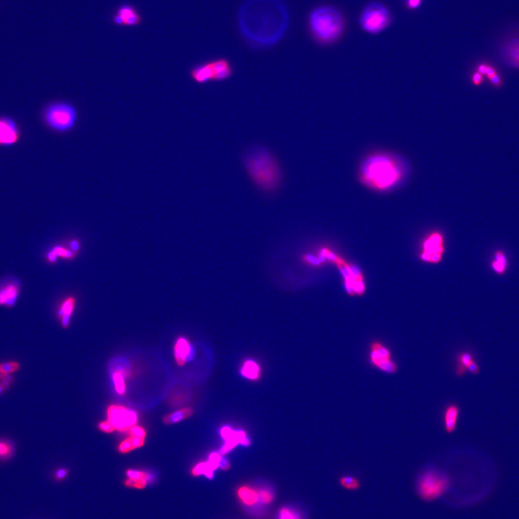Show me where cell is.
Here are the masks:
<instances>
[{"mask_svg":"<svg viewBox=\"0 0 519 519\" xmlns=\"http://www.w3.org/2000/svg\"><path fill=\"white\" fill-rule=\"evenodd\" d=\"M67 474H68V471H67V469H58V471H56V473H55V478H56V480H58V481L64 479V478H66V476H67Z\"/></svg>","mask_w":519,"mask_h":519,"instance_id":"cell-44","label":"cell"},{"mask_svg":"<svg viewBox=\"0 0 519 519\" xmlns=\"http://www.w3.org/2000/svg\"><path fill=\"white\" fill-rule=\"evenodd\" d=\"M238 16L262 21L259 31L249 43L256 49L272 47L280 41L265 21L286 29L288 26L287 13L278 0H249L241 5Z\"/></svg>","mask_w":519,"mask_h":519,"instance_id":"cell-3","label":"cell"},{"mask_svg":"<svg viewBox=\"0 0 519 519\" xmlns=\"http://www.w3.org/2000/svg\"><path fill=\"white\" fill-rule=\"evenodd\" d=\"M460 412V408L457 405H449L445 408L444 415V424L447 433H453L457 428Z\"/></svg>","mask_w":519,"mask_h":519,"instance_id":"cell-19","label":"cell"},{"mask_svg":"<svg viewBox=\"0 0 519 519\" xmlns=\"http://www.w3.org/2000/svg\"><path fill=\"white\" fill-rule=\"evenodd\" d=\"M220 435L225 442L220 450L221 455L227 454L238 445L248 446L251 444L245 432L243 430H235L229 426H223L220 430Z\"/></svg>","mask_w":519,"mask_h":519,"instance_id":"cell-13","label":"cell"},{"mask_svg":"<svg viewBox=\"0 0 519 519\" xmlns=\"http://www.w3.org/2000/svg\"><path fill=\"white\" fill-rule=\"evenodd\" d=\"M449 479L443 473L430 469L423 473L417 482V491L421 499L432 501L443 496L448 490Z\"/></svg>","mask_w":519,"mask_h":519,"instance_id":"cell-7","label":"cell"},{"mask_svg":"<svg viewBox=\"0 0 519 519\" xmlns=\"http://www.w3.org/2000/svg\"><path fill=\"white\" fill-rule=\"evenodd\" d=\"M280 519H299L297 514L287 508H282L280 511Z\"/></svg>","mask_w":519,"mask_h":519,"instance_id":"cell-39","label":"cell"},{"mask_svg":"<svg viewBox=\"0 0 519 519\" xmlns=\"http://www.w3.org/2000/svg\"><path fill=\"white\" fill-rule=\"evenodd\" d=\"M109 421L118 431L126 432L134 426L137 422V415L134 411L122 406H111L108 409Z\"/></svg>","mask_w":519,"mask_h":519,"instance_id":"cell-9","label":"cell"},{"mask_svg":"<svg viewBox=\"0 0 519 519\" xmlns=\"http://www.w3.org/2000/svg\"><path fill=\"white\" fill-rule=\"evenodd\" d=\"M466 370H467L468 371L470 372L472 374L476 375L480 373L481 368H480V366L478 365V363L475 361H473V362L471 363V364L468 366Z\"/></svg>","mask_w":519,"mask_h":519,"instance_id":"cell-43","label":"cell"},{"mask_svg":"<svg viewBox=\"0 0 519 519\" xmlns=\"http://www.w3.org/2000/svg\"><path fill=\"white\" fill-rule=\"evenodd\" d=\"M145 439L130 437L121 442L118 445V449L122 454L130 452L132 450L140 448L145 445Z\"/></svg>","mask_w":519,"mask_h":519,"instance_id":"cell-29","label":"cell"},{"mask_svg":"<svg viewBox=\"0 0 519 519\" xmlns=\"http://www.w3.org/2000/svg\"><path fill=\"white\" fill-rule=\"evenodd\" d=\"M475 361L472 352H460L457 356V367L456 370V373L457 376H463L467 371L468 366L471 363Z\"/></svg>","mask_w":519,"mask_h":519,"instance_id":"cell-28","label":"cell"},{"mask_svg":"<svg viewBox=\"0 0 519 519\" xmlns=\"http://www.w3.org/2000/svg\"><path fill=\"white\" fill-rule=\"evenodd\" d=\"M477 70L482 75L486 76L490 83L495 88H501L502 86V79L496 69L491 64L482 63L477 67Z\"/></svg>","mask_w":519,"mask_h":519,"instance_id":"cell-22","label":"cell"},{"mask_svg":"<svg viewBox=\"0 0 519 519\" xmlns=\"http://www.w3.org/2000/svg\"><path fill=\"white\" fill-rule=\"evenodd\" d=\"M211 61L214 70V82L227 80L233 74V66L227 58L221 57Z\"/></svg>","mask_w":519,"mask_h":519,"instance_id":"cell-16","label":"cell"},{"mask_svg":"<svg viewBox=\"0 0 519 519\" xmlns=\"http://www.w3.org/2000/svg\"><path fill=\"white\" fill-rule=\"evenodd\" d=\"M40 118L43 125L51 131L57 134H67L77 126L79 111L71 102L55 100L43 108Z\"/></svg>","mask_w":519,"mask_h":519,"instance_id":"cell-5","label":"cell"},{"mask_svg":"<svg viewBox=\"0 0 519 519\" xmlns=\"http://www.w3.org/2000/svg\"><path fill=\"white\" fill-rule=\"evenodd\" d=\"M19 294V285L10 283L0 289V306L12 307L16 304Z\"/></svg>","mask_w":519,"mask_h":519,"instance_id":"cell-18","label":"cell"},{"mask_svg":"<svg viewBox=\"0 0 519 519\" xmlns=\"http://www.w3.org/2000/svg\"><path fill=\"white\" fill-rule=\"evenodd\" d=\"M127 474L129 479L126 481V484L130 487L139 489L144 488L149 481V475L145 472L130 469L127 471Z\"/></svg>","mask_w":519,"mask_h":519,"instance_id":"cell-23","label":"cell"},{"mask_svg":"<svg viewBox=\"0 0 519 519\" xmlns=\"http://www.w3.org/2000/svg\"><path fill=\"white\" fill-rule=\"evenodd\" d=\"M124 373L123 371H116L112 375L114 383H115V389H116L117 392L120 394H124L126 391Z\"/></svg>","mask_w":519,"mask_h":519,"instance_id":"cell-33","label":"cell"},{"mask_svg":"<svg viewBox=\"0 0 519 519\" xmlns=\"http://www.w3.org/2000/svg\"><path fill=\"white\" fill-rule=\"evenodd\" d=\"M307 28L313 40L321 46L334 44L345 30V20L336 7L319 5L311 10L307 18Z\"/></svg>","mask_w":519,"mask_h":519,"instance_id":"cell-4","label":"cell"},{"mask_svg":"<svg viewBox=\"0 0 519 519\" xmlns=\"http://www.w3.org/2000/svg\"><path fill=\"white\" fill-rule=\"evenodd\" d=\"M483 75L480 73L479 72H475L472 76V82L475 86H479L483 82Z\"/></svg>","mask_w":519,"mask_h":519,"instance_id":"cell-42","label":"cell"},{"mask_svg":"<svg viewBox=\"0 0 519 519\" xmlns=\"http://www.w3.org/2000/svg\"><path fill=\"white\" fill-rule=\"evenodd\" d=\"M219 468L222 469V470H228V469H230V463H229L226 459L222 457L221 460H220V464H219Z\"/></svg>","mask_w":519,"mask_h":519,"instance_id":"cell-45","label":"cell"},{"mask_svg":"<svg viewBox=\"0 0 519 519\" xmlns=\"http://www.w3.org/2000/svg\"><path fill=\"white\" fill-rule=\"evenodd\" d=\"M340 484L348 490H356L359 487L360 482L356 478L352 476H345L341 478Z\"/></svg>","mask_w":519,"mask_h":519,"instance_id":"cell-34","label":"cell"},{"mask_svg":"<svg viewBox=\"0 0 519 519\" xmlns=\"http://www.w3.org/2000/svg\"><path fill=\"white\" fill-rule=\"evenodd\" d=\"M189 76L193 82L198 85L214 82V70L211 60L204 61L191 67L189 70Z\"/></svg>","mask_w":519,"mask_h":519,"instance_id":"cell-15","label":"cell"},{"mask_svg":"<svg viewBox=\"0 0 519 519\" xmlns=\"http://www.w3.org/2000/svg\"><path fill=\"white\" fill-rule=\"evenodd\" d=\"M21 365L17 361H8L0 363V380L12 376L20 370Z\"/></svg>","mask_w":519,"mask_h":519,"instance_id":"cell-30","label":"cell"},{"mask_svg":"<svg viewBox=\"0 0 519 519\" xmlns=\"http://www.w3.org/2000/svg\"><path fill=\"white\" fill-rule=\"evenodd\" d=\"M408 173V166L403 157L388 151H376L361 162L358 178L371 190L388 191L401 184Z\"/></svg>","mask_w":519,"mask_h":519,"instance_id":"cell-1","label":"cell"},{"mask_svg":"<svg viewBox=\"0 0 519 519\" xmlns=\"http://www.w3.org/2000/svg\"><path fill=\"white\" fill-rule=\"evenodd\" d=\"M443 243V237L439 232L429 235L423 244L424 250L421 253V259L430 263L440 262L445 252Z\"/></svg>","mask_w":519,"mask_h":519,"instance_id":"cell-10","label":"cell"},{"mask_svg":"<svg viewBox=\"0 0 519 519\" xmlns=\"http://www.w3.org/2000/svg\"><path fill=\"white\" fill-rule=\"evenodd\" d=\"M391 22L389 10L385 4L379 1H372L367 4L360 16V25L369 34H377L382 32Z\"/></svg>","mask_w":519,"mask_h":519,"instance_id":"cell-6","label":"cell"},{"mask_svg":"<svg viewBox=\"0 0 519 519\" xmlns=\"http://www.w3.org/2000/svg\"><path fill=\"white\" fill-rule=\"evenodd\" d=\"M21 132L13 118L0 116V147H12L19 143Z\"/></svg>","mask_w":519,"mask_h":519,"instance_id":"cell-12","label":"cell"},{"mask_svg":"<svg viewBox=\"0 0 519 519\" xmlns=\"http://www.w3.org/2000/svg\"><path fill=\"white\" fill-rule=\"evenodd\" d=\"M406 1H409V0H406Z\"/></svg>","mask_w":519,"mask_h":519,"instance_id":"cell-47","label":"cell"},{"mask_svg":"<svg viewBox=\"0 0 519 519\" xmlns=\"http://www.w3.org/2000/svg\"><path fill=\"white\" fill-rule=\"evenodd\" d=\"M130 437L139 438V439H145L146 437V431L142 427L134 426L130 429Z\"/></svg>","mask_w":519,"mask_h":519,"instance_id":"cell-36","label":"cell"},{"mask_svg":"<svg viewBox=\"0 0 519 519\" xmlns=\"http://www.w3.org/2000/svg\"><path fill=\"white\" fill-rule=\"evenodd\" d=\"M214 469L211 467L210 463L207 462V463H198L193 469H192V475L194 476H199L201 475H205L208 479H212L214 478Z\"/></svg>","mask_w":519,"mask_h":519,"instance_id":"cell-32","label":"cell"},{"mask_svg":"<svg viewBox=\"0 0 519 519\" xmlns=\"http://www.w3.org/2000/svg\"><path fill=\"white\" fill-rule=\"evenodd\" d=\"M407 2L408 7L412 9H416L421 5V0H409Z\"/></svg>","mask_w":519,"mask_h":519,"instance_id":"cell-46","label":"cell"},{"mask_svg":"<svg viewBox=\"0 0 519 519\" xmlns=\"http://www.w3.org/2000/svg\"><path fill=\"white\" fill-rule=\"evenodd\" d=\"M13 382H14V379L13 376H7L5 379L0 380V395L5 392L12 386Z\"/></svg>","mask_w":519,"mask_h":519,"instance_id":"cell-37","label":"cell"},{"mask_svg":"<svg viewBox=\"0 0 519 519\" xmlns=\"http://www.w3.org/2000/svg\"><path fill=\"white\" fill-rule=\"evenodd\" d=\"M369 357L370 364L385 373H394L398 370L397 364L392 359L391 352L381 342L371 343Z\"/></svg>","mask_w":519,"mask_h":519,"instance_id":"cell-8","label":"cell"},{"mask_svg":"<svg viewBox=\"0 0 519 519\" xmlns=\"http://www.w3.org/2000/svg\"><path fill=\"white\" fill-rule=\"evenodd\" d=\"M175 351V358L177 364L179 366H184L185 364L186 360L188 358L191 352L190 343L185 337H180L177 340L174 348Z\"/></svg>","mask_w":519,"mask_h":519,"instance_id":"cell-21","label":"cell"},{"mask_svg":"<svg viewBox=\"0 0 519 519\" xmlns=\"http://www.w3.org/2000/svg\"><path fill=\"white\" fill-rule=\"evenodd\" d=\"M69 248H70L72 251L74 252L75 254L78 255L79 254V252H80V242H79V241H77V240H72V241H70V243H69Z\"/></svg>","mask_w":519,"mask_h":519,"instance_id":"cell-41","label":"cell"},{"mask_svg":"<svg viewBox=\"0 0 519 519\" xmlns=\"http://www.w3.org/2000/svg\"><path fill=\"white\" fill-rule=\"evenodd\" d=\"M77 255L72 251L70 248L67 249L62 246H56L46 256V260L50 263L54 264L56 262L58 258L66 260H73Z\"/></svg>","mask_w":519,"mask_h":519,"instance_id":"cell-25","label":"cell"},{"mask_svg":"<svg viewBox=\"0 0 519 519\" xmlns=\"http://www.w3.org/2000/svg\"><path fill=\"white\" fill-rule=\"evenodd\" d=\"M500 55L507 65L519 70V31L513 33L502 40Z\"/></svg>","mask_w":519,"mask_h":519,"instance_id":"cell-11","label":"cell"},{"mask_svg":"<svg viewBox=\"0 0 519 519\" xmlns=\"http://www.w3.org/2000/svg\"><path fill=\"white\" fill-rule=\"evenodd\" d=\"M508 256L503 250H496L490 261V268L497 275H503L508 269Z\"/></svg>","mask_w":519,"mask_h":519,"instance_id":"cell-20","label":"cell"},{"mask_svg":"<svg viewBox=\"0 0 519 519\" xmlns=\"http://www.w3.org/2000/svg\"><path fill=\"white\" fill-rule=\"evenodd\" d=\"M142 21L140 13L130 4L120 6L112 17V23L117 26L136 27L140 25Z\"/></svg>","mask_w":519,"mask_h":519,"instance_id":"cell-14","label":"cell"},{"mask_svg":"<svg viewBox=\"0 0 519 519\" xmlns=\"http://www.w3.org/2000/svg\"><path fill=\"white\" fill-rule=\"evenodd\" d=\"M15 445L11 441L7 439H0V460L7 461L13 457L15 454Z\"/></svg>","mask_w":519,"mask_h":519,"instance_id":"cell-31","label":"cell"},{"mask_svg":"<svg viewBox=\"0 0 519 519\" xmlns=\"http://www.w3.org/2000/svg\"><path fill=\"white\" fill-rule=\"evenodd\" d=\"M241 376L250 380H259L261 375L260 367L256 361L247 360L241 366Z\"/></svg>","mask_w":519,"mask_h":519,"instance_id":"cell-24","label":"cell"},{"mask_svg":"<svg viewBox=\"0 0 519 519\" xmlns=\"http://www.w3.org/2000/svg\"><path fill=\"white\" fill-rule=\"evenodd\" d=\"M241 163L250 181L264 193H274L283 181V169L278 159L267 147L250 145L243 151Z\"/></svg>","mask_w":519,"mask_h":519,"instance_id":"cell-2","label":"cell"},{"mask_svg":"<svg viewBox=\"0 0 519 519\" xmlns=\"http://www.w3.org/2000/svg\"><path fill=\"white\" fill-rule=\"evenodd\" d=\"M274 499L272 492L268 490H262L259 492V501L261 503H271Z\"/></svg>","mask_w":519,"mask_h":519,"instance_id":"cell-35","label":"cell"},{"mask_svg":"<svg viewBox=\"0 0 519 519\" xmlns=\"http://www.w3.org/2000/svg\"><path fill=\"white\" fill-rule=\"evenodd\" d=\"M238 495L241 502L247 505H253L259 501V493L247 486H242L238 490Z\"/></svg>","mask_w":519,"mask_h":519,"instance_id":"cell-27","label":"cell"},{"mask_svg":"<svg viewBox=\"0 0 519 519\" xmlns=\"http://www.w3.org/2000/svg\"><path fill=\"white\" fill-rule=\"evenodd\" d=\"M193 414V409H192V408H184V409H180V410L176 411V412H172V413L166 415V416L164 417V418H163V422H164L166 425L176 424V423L181 422V421L187 419L189 417L192 416Z\"/></svg>","mask_w":519,"mask_h":519,"instance_id":"cell-26","label":"cell"},{"mask_svg":"<svg viewBox=\"0 0 519 519\" xmlns=\"http://www.w3.org/2000/svg\"><path fill=\"white\" fill-rule=\"evenodd\" d=\"M76 300L74 297L70 296L64 298L58 307L57 316L61 322V326L64 329L70 327V319L76 307Z\"/></svg>","mask_w":519,"mask_h":519,"instance_id":"cell-17","label":"cell"},{"mask_svg":"<svg viewBox=\"0 0 519 519\" xmlns=\"http://www.w3.org/2000/svg\"><path fill=\"white\" fill-rule=\"evenodd\" d=\"M221 457L222 456L220 453L213 452L210 454L209 457H208V463H210L211 467H212L214 470L219 467V464H220Z\"/></svg>","mask_w":519,"mask_h":519,"instance_id":"cell-38","label":"cell"},{"mask_svg":"<svg viewBox=\"0 0 519 519\" xmlns=\"http://www.w3.org/2000/svg\"><path fill=\"white\" fill-rule=\"evenodd\" d=\"M98 427L101 431L108 433H112L115 430V427L112 426V424L109 421L100 423Z\"/></svg>","mask_w":519,"mask_h":519,"instance_id":"cell-40","label":"cell"}]
</instances>
